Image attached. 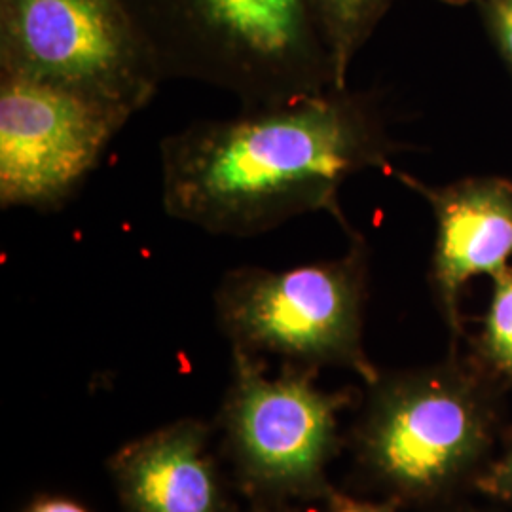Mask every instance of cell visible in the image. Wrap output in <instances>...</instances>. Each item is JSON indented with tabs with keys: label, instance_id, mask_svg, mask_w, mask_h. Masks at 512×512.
<instances>
[{
	"label": "cell",
	"instance_id": "obj_8",
	"mask_svg": "<svg viewBox=\"0 0 512 512\" xmlns=\"http://www.w3.org/2000/svg\"><path fill=\"white\" fill-rule=\"evenodd\" d=\"M211 437L205 421L188 418L118 448L107 469L124 512H238Z\"/></svg>",
	"mask_w": 512,
	"mask_h": 512
},
{
	"label": "cell",
	"instance_id": "obj_15",
	"mask_svg": "<svg viewBox=\"0 0 512 512\" xmlns=\"http://www.w3.org/2000/svg\"><path fill=\"white\" fill-rule=\"evenodd\" d=\"M19 512H92L82 503L65 495L42 494L29 501Z\"/></svg>",
	"mask_w": 512,
	"mask_h": 512
},
{
	"label": "cell",
	"instance_id": "obj_7",
	"mask_svg": "<svg viewBox=\"0 0 512 512\" xmlns=\"http://www.w3.org/2000/svg\"><path fill=\"white\" fill-rule=\"evenodd\" d=\"M135 114L88 93L0 73V205L52 211Z\"/></svg>",
	"mask_w": 512,
	"mask_h": 512
},
{
	"label": "cell",
	"instance_id": "obj_1",
	"mask_svg": "<svg viewBox=\"0 0 512 512\" xmlns=\"http://www.w3.org/2000/svg\"><path fill=\"white\" fill-rule=\"evenodd\" d=\"M397 150L374 103L348 90L247 107L162 139V205L171 219L228 238H256L310 213L348 228L340 188L363 169L389 167Z\"/></svg>",
	"mask_w": 512,
	"mask_h": 512
},
{
	"label": "cell",
	"instance_id": "obj_5",
	"mask_svg": "<svg viewBox=\"0 0 512 512\" xmlns=\"http://www.w3.org/2000/svg\"><path fill=\"white\" fill-rule=\"evenodd\" d=\"M366 249L353 236L346 256L285 270L234 268L215 291V315L230 348L283 363L342 366L366 384L380 372L363 348Z\"/></svg>",
	"mask_w": 512,
	"mask_h": 512
},
{
	"label": "cell",
	"instance_id": "obj_13",
	"mask_svg": "<svg viewBox=\"0 0 512 512\" xmlns=\"http://www.w3.org/2000/svg\"><path fill=\"white\" fill-rule=\"evenodd\" d=\"M327 501V512H395L397 507L389 501H365L332 490Z\"/></svg>",
	"mask_w": 512,
	"mask_h": 512
},
{
	"label": "cell",
	"instance_id": "obj_11",
	"mask_svg": "<svg viewBox=\"0 0 512 512\" xmlns=\"http://www.w3.org/2000/svg\"><path fill=\"white\" fill-rule=\"evenodd\" d=\"M484 349L495 368L512 380V266L495 277L484 329Z\"/></svg>",
	"mask_w": 512,
	"mask_h": 512
},
{
	"label": "cell",
	"instance_id": "obj_14",
	"mask_svg": "<svg viewBox=\"0 0 512 512\" xmlns=\"http://www.w3.org/2000/svg\"><path fill=\"white\" fill-rule=\"evenodd\" d=\"M492 23L501 50L512 61V0H492Z\"/></svg>",
	"mask_w": 512,
	"mask_h": 512
},
{
	"label": "cell",
	"instance_id": "obj_17",
	"mask_svg": "<svg viewBox=\"0 0 512 512\" xmlns=\"http://www.w3.org/2000/svg\"><path fill=\"white\" fill-rule=\"evenodd\" d=\"M454 2H461V0H454Z\"/></svg>",
	"mask_w": 512,
	"mask_h": 512
},
{
	"label": "cell",
	"instance_id": "obj_3",
	"mask_svg": "<svg viewBox=\"0 0 512 512\" xmlns=\"http://www.w3.org/2000/svg\"><path fill=\"white\" fill-rule=\"evenodd\" d=\"M351 431L355 471L399 507H433L475 475L494 437L490 397L459 366L378 376Z\"/></svg>",
	"mask_w": 512,
	"mask_h": 512
},
{
	"label": "cell",
	"instance_id": "obj_9",
	"mask_svg": "<svg viewBox=\"0 0 512 512\" xmlns=\"http://www.w3.org/2000/svg\"><path fill=\"white\" fill-rule=\"evenodd\" d=\"M399 179L433 207L437 241L433 283L448 321H458L463 285L476 275L497 277L512 258V186L497 179H478L448 188H431L399 173Z\"/></svg>",
	"mask_w": 512,
	"mask_h": 512
},
{
	"label": "cell",
	"instance_id": "obj_6",
	"mask_svg": "<svg viewBox=\"0 0 512 512\" xmlns=\"http://www.w3.org/2000/svg\"><path fill=\"white\" fill-rule=\"evenodd\" d=\"M0 73L133 114L164 82L126 0H0Z\"/></svg>",
	"mask_w": 512,
	"mask_h": 512
},
{
	"label": "cell",
	"instance_id": "obj_12",
	"mask_svg": "<svg viewBox=\"0 0 512 512\" xmlns=\"http://www.w3.org/2000/svg\"><path fill=\"white\" fill-rule=\"evenodd\" d=\"M478 488L497 499L512 503V448L495 465L478 476Z\"/></svg>",
	"mask_w": 512,
	"mask_h": 512
},
{
	"label": "cell",
	"instance_id": "obj_2",
	"mask_svg": "<svg viewBox=\"0 0 512 512\" xmlns=\"http://www.w3.org/2000/svg\"><path fill=\"white\" fill-rule=\"evenodd\" d=\"M148 8L141 33L162 80L217 88L241 109L334 88L306 0H150Z\"/></svg>",
	"mask_w": 512,
	"mask_h": 512
},
{
	"label": "cell",
	"instance_id": "obj_16",
	"mask_svg": "<svg viewBox=\"0 0 512 512\" xmlns=\"http://www.w3.org/2000/svg\"><path fill=\"white\" fill-rule=\"evenodd\" d=\"M247 512H293L287 505H264V503H253V509Z\"/></svg>",
	"mask_w": 512,
	"mask_h": 512
},
{
	"label": "cell",
	"instance_id": "obj_4",
	"mask_svg": "<svg viewBox=\"0 0 512 512\" xmlns=\"http://www.w3.org/2000/svg\"><path fill=\"white\" fill-rule=\"evenodd\" d=\"M315 368L283 363L270 376L262 357L232 349V378L220 406L222 450L241 494L253 503L327 499L338 454V414L349 391H325Z\"/></svg>",
	"mask_w": 512,
	"mask_h": 512
},
{
	"label": "cell",
	"instance_id": "obj_10",
	"mask_svg": "<svg viewBox=\"0 0 512 512\" xmlns=\"http://www.w3.org/2000/svg\"><path fill=\"white\" fill-rule=\"evenodd\" d=\"M336 90H346L349 63L372 33L389 0H310Z\"/></svg>",
	"mask_w": 512,
	"mask_h": 512
}]
</instances>
